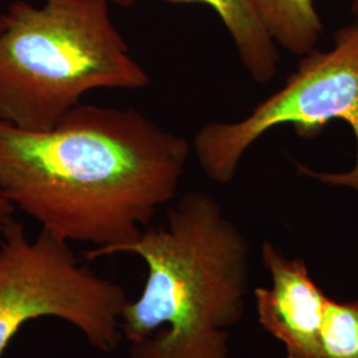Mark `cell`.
<instances>
[{
  "label": "cell",
  "instance_id": "1",
  "mask_svg": "<svg viewBox=\"0 0 358 358\" xmlns=\"http://www.w3.org/2000/svg\"><path fill=\"white\" fill-rule=\"evenodd\" d=\"M192 149L134 109L80 103L44 131L0 120V192L41 230L94 244V260L176 198Z\"/></svg>",
  "mask_w": 358,
  "mask_h": 358
},
{
  "label": "cell",
  "instance_id": "2",
  "mask_svg": "<svg viewBox=\"0 0 358 358\" xmlns=\"http://www.w3.org/2000/svg\"><path fill=\"white\" fill-rule=\"evenodd\" d=\"M148 266L141 296L121 315L130 358H230L227 328L241 320L250 245L210 195L192 192L166 223L109 252Z\"/></svg>",
  "mask_w": 358,
  "mask_h": 358
},
{
  "label": "cell",
  "instance_id": "3",
  "mask_svg": "<svg viewBox=\"0 0 358 358\" xmlns=\"http://www.w3.org/2000/svg\"><path fill=\"white\" fill-rule=\"evenodd\" d=\"M146 71L115 28L106 0L15 1L0 24V120L44 131L93 90H137Z\"/></svg>",
  "mask_w": 358,
  "mask_h": 358
},
{
  "label": "cell",
  "instance_id": "4",
  "mask_svg": "<svg viewBox=\"0 0 358 358\" xmlns=\"http://www.w3.org/2000/svg\"><path fill=\"white\" fill-rule=\"evenodd\" d=\"M280 90L235 122H210L201 129L192 150L211 180L226 185L235 178L248 149L271 129L292 125L303 138L319 136L331 121L346 122L356 138L355 165L344 173H320L304 165L297 170L324 185L358 192V22L338 28L333 48L300 57Z\"/></svg>",
  "mask_w": 358,
  "mask_h": 358
},
{
  "label": "cell",
  "instance_id": "5",
  "mask_svg": "<svg viewBox=\"0 0 358 358\" xmlns=\"http://www.w3.org/2000/svg\"><path fill=\"white\" fill-rule=\"evenodd\" d=\"M128 299L113 282L78 262L69 242L45 230L29 238L11 220L0 236V357L28 321H65L94 349L112 352L124 338Z\"/></svg>",
  "mask_w": 358,
  "mask_h": 358
},
{
  "label": "cell",
  "instance_id": "6",
  "mask_svg": "<svg viewBox=\"0 0 358 358\" xmlns=\"http://www.w3.org/2000/svg\"><path fill=\"white\" fill-rule=\"evenodd\" d=\"M271 288H256V309L263 328L278 338L287 358H324L321 325L328 296L312 279L301 259H288L269 242L262 245Z\"/></svg>",
  "mask_w": 358,
  "mask_h": 358
},
{
  "label": "cell",
  "instance_id": "7",
  "mask_svg": "<svg viewBox=\"0 0 358 358\" xmlns=\"http://www.w3.org/2000/svg\"><path fill=\"white\" fill-rule=\"evenodd\" d=\"M130 6L136 0H115ZM173 3H201L213 8L230 34L245 71L257 84L271 83L280 63L279 47L269 36L256 11L254 0H166Z\"/></svg>",
  "mask_w": 358,
  "mask_h": 358
},
{
  "label": "cell",
  "instance_id": "8",
  "mask_svg": "<svg viewBox=\"0 0 358 358\" xmlns=\"http://www.w3.org/2000/svg\"><path fill=\"white\" fill-rule=\"evenodd\" d=\"M256 11L278 47L306 56L320 41L324 26L313 0H254Z\"/></svg>",
  "mask_w": 358,
  "mask_h": 358
},
{
  "label": "cell",
  "instance_id": "9",
  "mask_svg": "<svg viewBox=\"0 0 358 358\" xmlns=\"http://www.w3.org/2000/svg\"><path fill=\"white\" fill-rule=\"evenodd\" d=\"M324 358H358V301L327 300L321 325Z\"/></svg>",
  "mask_w": 358,
  "mask_h": 358
},
{
  "label": "cell",
  "instance_id": "10",
  "mask_svg": "<svg viewBox=\"0 0 358 358\" xmlns=\"http://www.w3.org/2000/svg\"><path fill=\"white\" fill-rule=\"evenodd\" d=\"M15 210L13 203L7 199V196L0 192V236L7 224L13 220V213Z\"/></svg>",
  "mask_w": 358,
  "mask_h": 358
},
{
  "label": "cell",
  "instance_id": "11",
  "mask_svg": "<svg viewBox=\"0 0 358 358\" xmlns=\"http://www.w3.org/2000/svg\"><path fill=\"white\" fill-rule=\"evenodd\" d=\"M352 13L356 17V22H358V0H352Z\"/></svg>",
  "mask_w": 358,
  "mask_h": 358
},
{
  "label": "cell",
  "instance_id": "12",
  "mask_svg": "<svg viewBox=\"0 0 358 358\" xmlns=\"http://www.w3.org/2000/svg\"><path fill=\"white\" fill-rule=\"evenodd\" d=\"M0 24H1V15H0Z\"/></svg>",
  "mask_w": 358,
  "mask_h": 358
}]
</instances>
